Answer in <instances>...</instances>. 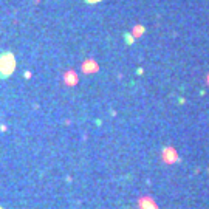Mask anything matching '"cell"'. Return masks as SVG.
<instances>
[{
    "label": "cell",
    "mask_w": 209,
    "mask_h": 209,
    "mask_svg": "<svg viewBox=\"0 0 209 209\" xmlns=\"http://www.w3.org/2000/svg\"><path fill=\"white\" fill-rule=\"evenodd\" d=\"M14 68H16V59L13 53H0V79H6L8 76H11Z\"/></svg>",
    "instance_id": "6da1fadb"
},
{
    "label": "cell",
    "mask_w": 209,
    "mask_h": 209,
    "mask_svg": "<svg viewBox=\"0 0 209 209\" xmlns=\"http://www.w3.org/2000/svg\"><path fill=\"white\" fill-rule=\"evenodd\" d=\"M0 209H2V206H0Z\"/></svg>",
    "instance_id": "7a4b0ae2"
}]
</instances>
